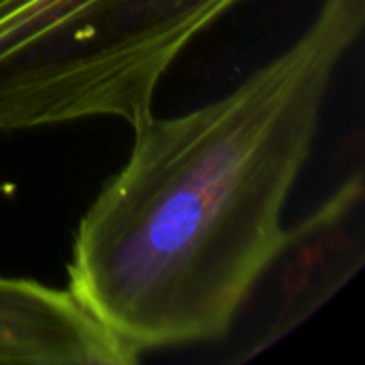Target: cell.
Returning <instances> with one entry per match:
<instances>
[{"instance_id": "1", "label": "cell", "mask_w": 365, "mask_h": 365, "mask_svg": "<svg viewBox=\"0 0 365 365\" xmlns=\"http://www.w3.org/2000/svg\"><path fill=\"white\" fill-rule=\"evenodd\" d=\"M365 0H323L310 28L227 96L135 124L126 165L79 222L68 291L139 355L227 336L289 248L284 203Z\"/></svg>"}, {"instance_id": "2", "label": "cell", "mask_w": 365, "mask_h": 365, "mask_svg": "<svg viewBox=\"0 0 365 365\" xmlns=\"http://www.w3.org/2000/svg\"><path fill=\"white\" fill-rule=\"evenodd\" d=\"M240 0H0V133L152 115L186 45Z\"/></svg>"}, {"instance_id": "3", "label": "cell", "mask_w": 365, "mask_h": 365, "mask_svg": "<svg viewBox=\"0 0 365 365\" xmlns=\"http://www.w3.org/2000/svg\"><path fill=\"white\" fill-rule=\"evenodd\" d=\"M139 353L68 289L0 278V364L133 365Z\"/></svg>"}]
</instances>
